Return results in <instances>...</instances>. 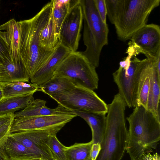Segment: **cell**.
Segmentation results:
<instances>
[{"instance_id": "cell-29", "label": "cell", "mask_w": 160, "mask_h": 160, "mask_svg": "<svg viewBox=\"0 0 160 160\" xmlns=\"http://www.w3.org/2000/svg\"><path fill=\"white\" fill-rule=\"evenodd\" d=\"M95 6L100 17L104 23H107V11L105 0H94Z\"/></svg>"}, {"instance_id": "cell-11", "label": "cell", "mask_w": 160, "mask_h": 160, "mask_svg": "<svg viewBox=\"0 0 160 160\" xmlns=\"http://www.w3.org/2000/svg\"><path fill=\"white\" fill-rule=\"evenodd\" d=\"M77 116L73 112L65 114L14 118L11 133L34 129L64 126Z\"/></svg>"}, {"instance_id": "cell-25", "label": "cell", "mask_w": 160, "mask_h": 160, "mask_svg": "<svg viewBox=\"0 0 160 160\" xmlns=\"http://www.w3.org/2000/svg\"><path fill=\"white\" fill-rule=\"evenodd\" d=\"M52 15L56 33L58 38L61 24L68 14L73 0H52Z\"/></svg>"}, {"instance_id": "cell-36", "label": "cell", "mask_w": 160, "mask_h": 160, "mask_svg": "<svg viewBox=\"0 0 160 160\" xmlns=\"http://www.w3.org/2000/svg\"><path fill=\"white\" fill-rule=\"evenodd\" d=\"M4 67L3 65H0V77L4 71Z\"/></svg>"}, {"instance_id": "cell-37", "label": "cell", "mask_w": 160, "mask_h": 160, "mask_svg": "<svg viewBox=\"0 0 160 160\" xmlns=\"http://www.w3.org/2000/svg\"><path fill=\"white\" fill-rule=\"evenodd\" d=\"M33 160H43L41 159H40V158H37V159H34Z\"/></svg>"}, {"instance_id": "cell-1", "label": "cell", "mask_w": 160, "mask_h": 160, "mask_svg": "<svg viewBox=\"0 0 160 160\" xmlns=\"http://www.w3.org/2000/svg\"><path fill=\"white\" fill-rule=\"evenodd\" d=\"M52 0L29 19L17 22L19 35V60L30 78L42 66L53 52L42 48L40 35L52 13Z\"/></svg>"}, {"instance_id": "cell-7", "label": "cell", "mask_w": 160, "mask_h": 160, "mask_svg": "<svg viewBox=\"0 0 160 160\" xmlns=\"http://www.w3.org/2000/svg\"><path fill=\"white\" fill-rule=\"evenodd\" d=\"M72 112L106 114L107 105L93 90L80 85L64 93L51 97Z\"/></svg>"}, {"instance_id": "cell-6", "label": "cell", "mask_w": 160, "mask_h": 160, "mask_svg": "<svg viewBox=\"0 0 160 160\" xmlns=\"http://www.w3.org/2000/svg\"><path fill=\"white\" fill-rule=\"evenodd\" d=\"M96 68L81 52L76 51L71 52L64 58L54 75L69 78L76 85L94 91L98 88L99 81Z\"/></svg>"}, {"instance_id": "cell-10", "label": "cell", "mask_w": 160, "mask_h": 160, "mask_svg": "<svg viewBox=\"0 0 160 160\" xmlns=\"http://www.w3.org/2000/svg\"><path fill=\"white\" fill-rule=\"evenodd\" d=\"M129 41L140 54L147 58L155 59L160 54V27L156 24H147L137 31Z\"/></svg>"}, {"instance_id": "cell-38", "label": "cell", "mask_w": 160, "mask_h": 160, "mask_svg": "<svg viewBox=\"0 0 160 160\" xmlns=\"http://www.w3.org/2000/svg\"><path fill=\"white\" fill-rule=\"evenodd\" d=\"M54 160V159H52V160H51V159H50V160L46 159V160Z\"/></svg>"}, {"instance_id": "cell-39", "label": "cell", "mask_w": 160, "mask_h": 160, "mask_svg": "<svg viewBox=\"0 0 160 160\" xmlns=\"http://www.w3.org/2000/svg\"><path fill=\"white\" fill-rule=\"evenodd\" d=\"M1 158V154L0 153V160Z\"/></svg>"}, {"instance_id": "cell-27", "label": "cell", "mask_w": 160, "mask_h": 160, "mask_svg": "<svg viewBox=\"0 0 160 160\" xmlns=\"http://www.w3.org/2000/svg\"><path fill=\"white\" fill-rule=\"evenodd\" d=\"M13 63L14 62L6 32L0 30V65H5Z\"/></svg>"}, {"instance_id": "cell-9", "label": "cell", "mask_w": 160, "mask_h": 160, "mask_svg": "<svg viewBox=\"0 0 160 160\" xmlns=\"http://www.w3.org/2000/svg\"><path fill=\"white\" fill-rule=\"evenodd\" d=\"M83 15L80 0H73L60 27L59 43L71 52L76 51L81 37Z\"/></svg>"}, {"instance_id": "cell-26", "label": "cell", "mask_w": 160, "mask_h": 160, "mask_svg": "<svg viewBox=\"0 0 160 160\" xmlns=\"http://www.w3.org/2000/svg\"><path fill=\"white\" fill-rule=\"evenodd\" d=\"M93 143H75L66 147L65 152L68 160H91L90 151Z\"/></svg>"}, {"instance_id": "cell-21", "label": "cell", "mask_w": 160, "mask_h": 160, "mask_svg": "<svg viewBox=\"0 0 160 160\" xmlns=\"http://www.w3.org/2000/svg\"><path fill=\"white\" fill-rule=\"evenodd\" d=\"M5 30L14 63L18 64L19 60V35L18 27L16 20L11 19L0 26V30Z\"/></svg>"}, {"instance_id": "cell-20", "label": "cell", "mask_w": 160, "mask_h": 160, "mask_svg": "<svg viewBox=\"0 0 160 160\" xmlns=\"http://www.w3.org/2000/svg\"><path fill=\"white\" fill-rule=\"evenodd\" d=\"M83 40L86 48L85 51L81 52L82 54L96 68L98 67L103 48L98 43L84 22Z\"/></svg>"}, {"instance_id": "cell-3", "label": "cell", "mask_w": 160, "mask_h": 160, "mask_svg": "<svg viewBox=\"0 0 160 160\" xmlns=\"http://www.w3.org/2000/svg\"><path fill=\"white\" fill-rule=\"evenodd\" d=\"M107 106L105 131L96 160H122L126 151L127 143L128 130L125 114L127 106L117 93Z\"/></svg>"}, {"instance_id": "cell-5", "label": "cell", "mask_w": 160, "mask_h": 160, "mask_svg": "<svg viewBox=\"0 0 160 160\" xmlns=\"http://www.w3.org/2000/svg\"><path fill=\"white\" fill-rule=\"evenodd\" d=\"M128 55L119 62L118 68L113 73V80L117 85L118 94L129 108L137 106L138 84L142 66V60L136 56L139 53L128 43Z\"/></svg>"}, {"instance_id": "cell-31", "label": "cell", "mask_w": 160, "mask_h": 160, "mask_svg": "<svg viewBox=\"0 0 160 160\" xmlns=\"http://www.w3.org/2000/svg\"><path fill=\"white\" fill-rule=\"evenodd\" d=\"M101 149L100 144H92L90 151L91 160H96Z\"/></svg>"}, {"instance_id": "cell-24", "label": "cell", "mask_w": 160, "mask_h": 160, "mask_svg": "<svg viewBox=\"0 0 160 160\" xmlns=\"http://www.w3.org/2000/svg\"><path fill=\"white\" fill-rule=\"evenodd\" d=\"M39 38L41 46L48 51L53 52L58 44L52 13L48 22L41 31Z\"/></svg>"}, {"instance_id": "cell-33", "label": "cell", "mask_w": 160, "mask_h": 160, "mask_svg": "<svg viewBox=\"0 0 160 160\" xmlns=\"http://www.w3.org/2000/svg\"><path fill=\"white\" fill-rule=\"evenodd\" d=\"M141 160H160V157L157 152L153 154L148 153L144 154Z\"/></svg>"}, {"instance_id": "cell-19", "label": "cell", "mask_w": 160, "mask_h": 160, "mask_svg": "<svg viewBox=\"0 0 160 160\" xmlns=\"http://www.w3.org/2000/svg\"><path fill=\"white\" fill-rule=\"evenodd\" d=\"M76 85L69 78L54 75L50 79L39 86V91L51 98L65 93Z\"/></svg>"}, {"instance_id": "cell-17", "label": "cell", "mask_w": 160, "mask_h": 160, "mask_svg": "<svg viewBox=\"0 0 160 160\" xmlns=\"http://www.w3.org/2000/svg\"><path fill=\"white\" fill-rule=\"evenodd\" d=\"M156 58H147L142 59V66L138 82L137 106L142 105L146 109L151 75Z\"/></svg>"}, {"instance_id": "cell-8", "label": "cell", "mask_w": 160, "mask_h": 160, "mask_svg": "<svg viewBox=\"0 0 160 160\" xmlns=\"http://www.w3.org/2000/svg\"><path fill=\"white\" fill-rule=\"evenodd\" d=\"M64 126L22 131L11 133L10 135L40 158L52 160L54 158L48 145L50 138L56 135Z\"/></svg>"}, {"instance_id": "cell-30", "label": "cell", "mask_w": 160, "mask_h": 160, "mask_svg": "<svg viewBox=\"0 0 160 160\" xmlns=\"http://www.w3.org/2000/svg\"><path fill=\"white\" fill-rule=\"evenodd\" d=\"M13 120L9 121L0 127V146L4 142L9 135L11 133L10 130Z\"/></svg>"}, {"instance_id": "cell-2", "label": "cell", "mask_w": 160, "mask_h": 160, "mask_svg": "<svg viewBox=\"0 0 160 160\" xmlns=\"http://www.w3.org/2000/svg\"><path fill=\"white\" fill-rule=\"evenodd\" d=\"M129 124L126 152L131 160H141L156 149L160 140V121L142 105L127 118Z\"/></svg>"}, {"instance_id": "cell-4", "label": "cell", "mask_w": 160, "mask_h": 160, "mask_svg": "<svg viewBox=\"0 0 160 160\" xmlns=\"http://www.w3.org/2000/svg\"><path fill=\"white\" fill-rule=\"evenodd\" d=\"M160 0H122L121 8L114 25L117 38L126 41L147 24L151 12Z\"/></svg>"}, {"instance_id": "cell-14", "label": "cell", "mask_w": 160, "mask_h": 160, "mask_svg": "<svg viewBox=\"0 0 160 160\" xmlns=\"http://www.w3.org/2000/svg\"><path fill=\"white\" fill-rule=\"evenodd\" d=\"M46 101L34 99L22 111L14 113V118L68 114L72 112L58 105L55 108H48Z\"/></svg>"}, {"instance_id": "cell-32", "label": "cell", "mask_w": 160, "mask_h": 160, "mask_svg": "<svg viewBox=\"0 0 160 160\" xmlns=\"http://www.w3.org/2000/svg\"><path fill=\"white\" fill-rule=\"evenodd\" d=\"M14 118V113L0 115V127L6 124L9 121L13 120Z\"/></svg>"}, {"instance_id": "cell-16", "label": "cell", "mask_w": 160, "mask_h": 160, "mask_svg": "<svg viewBox=\"0 0 160 160\" xmlns=\"http://www.w3.org/2000/svg\"><path fill=\"white\" fill-rule=\"evenodd\" d=\"M0 148L10 160H33L40 158L10 134L0 146Z\"/></svg>"}, {"instance_id": "cell-22", "label": "cell", "mask_w": 160, "mask_h": 160, "mask_svg": "<svg viewBox=\"0 0 160 160\" xmlns=\"http://www.w3.org/2000/svg\"><path fill=\"white\" fill-rule=\"evenodd\" d=\"M34 93L3 98L0 101V115L14 113L25 108L34 100Z\"/></svg>"}, {"instance_id": "cell-28", "label": "cell", "mask_w": 160, "mask_h": 160, "mask_svg": "<svg viewBox=\"0 0 160 160\" xmlns=\"http://www.w3.org/2000/svg\"><path fill=\"white\" fill-rule=\"evenodd\" d=\"M48 145L54 160H68L65 151L66 147L59 141L56 135L51 136Z\"/></svg>"}, {"instance_id": "cell-23", "label": "cell", "mask_w": 160, "mask_h": 160, "mask_svg": "<svg viewBox=\"0 0 160 160\" xmlns=\"http://www.w3.org/2000/svg\"><path fill=\"white\" fill-rule=\"evenodd\" d=\"M1 82L3 98L34 93L39 91V86L32 83L20 81Z\"/></svg>"}, {"instance_id": "cell-12", "label": "cell", "mask_w": 160, "mask_h": 160, "mask_svg": "<svg viewBox=\"0 0 160 160\" xmlns=\"http://www.w3.org/2000/svg\"><path fill=\"white\" fill-rule=\"evenodd\" d=\"M83 19L98 42L102 47L108 44L109 29L102 21L94 0H80Z\"/></svg>"}, {"instance_id": "cell-35", "label": "cell", "mask_w": 160, "mask_h": 160, "mask_svg": "<svg viewBox=\"0 0 160 160\" xmlns=\"http://www.w3.org/2000/svg\"><path fill=\"white\" fill-rule=\"evenodd\" d=\"M3 98V93L2 82L0 81V101Z\"/></svg>"}, {"instance_id": "cell-15", "label": "cell", "mask_w": 160, "mask_h": 160, "mask_svg": "<svg viewBox=\"0 0 160 160\" xmlns=\"http://www.w3.org/2000/svg\"><path fill=\"white\" fill-rule=\"evenodd\" d=\"M83 118L90 127L93 144H101L103 138L106 125V114L72 112Z\"/></svg>"}, {"instance_id": "cell-34", "label": "cell", "mask_w": 160, "mask_h": 160, "mask_svg": "<svg viewBox=\"0 0 160 160\" xmlns=\"http://www.w3.org/2000/svg\"><path fill=\"white\" fill-rule=\"evenodd\" d=\"M0 153L1 155V158L0 160H10L1 148H0Z\"/></svg>"}, {"instance_id": "cell-13", "label": "cell", "mask_w": 160, "mask_h": 160, "mask_svg": "<svg viewBox=\"0 0 160 160\" xmlns=\"http://www.w3.org/2000/svg\"><path fill=\"white\" fill-rule=\"evenodd\" d=\"M71 52L59 43L45 62L30 78L38 86L51 78L61 63Z\"/></svg>"}, {"instance_id": "cell-18", "label": "cell", "mask_w": 160, "mask_h": 160, "mask_svg": "<svg viewBox=\"0 0 160 160\" xmlns=\"http://www.w3.org/2000/svg\"><path fill=\"white\" fill-rule=\"evenodd\" d=\"M160 77L156 66V60L153 67L150 78L147 109L160 120Z\"/></svg>"}]
</instances>
